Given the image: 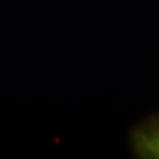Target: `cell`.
Segmentation results:
<instances>
[{
  "label": "cell",
  "mask_w": 159,
  "mask_h": 159,
  "mask_svg": "<svg viewBox=\"0 0 159 159\" xmlns=\"http://www.w3.org/2000/svg\"><path fill=\"white\" fill-rule=\"evenodd\" d=\"M129 143L136 158L159 159V114L138 124L130 132Z\"/></svg>",
  "instance_id": "6da1fadb"
}]
</instances>
